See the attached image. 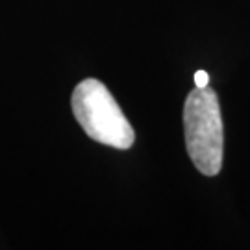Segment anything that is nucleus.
Returning <instances> with one entry per match:
<instances>
[{
	"instance_id": "2",
	"label": "nucleus",
	"mask_w": 250,
	"mask_h": 250,
	"mask_svg": "<svg viewBox=\"0 0 250 250\" xmlns=\"http://www.w3.org/2000/svg\"><path fill=\"white\" fill-rule=\"evenodd\" d=\"M184 132L191 161L202 174L215 176L221 172L224 152L223 117L213 89L191 91L184 106Z\"/></svg>"
},
{
	"instance_id": "1",
	"label": "nucleus",
	"mask_w": 250,
	"mask_h": 250,
	"mask_svg": "<svg viewBox=\"0 0 250 250\" xmlns=\"http://www.w3.org/2000/svg\"><path fill=\"white\" fill-rule=\"evenodd\" d=\"M72 113L93 141L119 150L132 148L135 132L106 85L95 78L82 80L71 97Z\"/></svg>"
},
{
	"instance_id": "3",
	"label": "nucleus",
	"mask_w": 250,
	"mask_h": 250,
	"mask_svg": "<svg viewBox=\"0 0 250 250\" xmlns=\"http://www.w3.org/2000/svg\"><path fill=\"white\" fill-rule=\"evenodd\" d=\"M209 83V74L206 71H197L195 72V87L202 89V87H208Z\"/></svg>"
}]
</instances>
